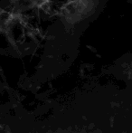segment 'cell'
I'll return each instance as SVG.
<instances>
[{"instance_id": "obj_1", "label": "cell", "mask_w": 132, "mask_h": 133, "mask_svg": "<svg viewBox=\"0 0 132 133\" xmlns=\"http://www.w3.org/2000/svg\"><path fill=\"white\" fill-rule=\"evenodd\" d=\"M126 78L127 81L132 84V61L129 63L127 67V72H126Z\"/></svg>"}]
</instances>
